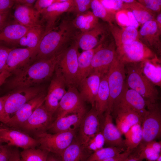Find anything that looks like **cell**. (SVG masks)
Returning a JSON list of instances; mask_svg holds the SVG:
<instances>
[{"label":"cell","instance_id":"10","mask_svg":"<svg viewBox=\"0 0 161 161\" xmlns=\"http://www.w3.org/2000/svg\"><path fill=\"white\" fill-rule=\"evenodd\" d=\"M66 86L64 78L56 66L44 103L46 109L52 115L56 112L61 100L66 92Z\"/></svg>","mask_w":161,"mask_h":161},{"label":"cell","instance_id":"12","mask_svg":"<svg viewBox=\"0 0 161 161\" xmlns=\"http://www.w3.org/2000/svg\"><path fill=\"white\" fill-rule=\"evenodd\" d=\"M109 33V24L99 22L92 30L78 34L75 40L79 47L83 51L88 50L102 44Z\"/></svg>","mask_w":161,"mask_h":161},{"label":"cell","instance_id":"30","mask_svg":"<svg viewBox=\"0 0 161 161\" xmlns=\"http://www.w3.org/2000/svg\"><path fill=\"white\" fill-rule=\"evenodd\" d=\"M90 152L86 150L79 140L74 139L60 156L62 161H85Z\"/></svg>","mask_w":161,"mask_h":161},{"label":"cell","instance_id":"26","mask_svg":"<svg viewBox=\"0 0 161 161\" xmlns=\"http://www.w3.org/2000/svg\"><path fill=\"white\" fill-rule=\"evenodd\" d=\"M109 27L116 47L129 44L138 39V31L135 27H120L116 24H112Z\"/></svg>","mask_w":161,"mask_h":161},{"label":"cell","instance_id":"49","mask_svg":"<svg viewBox=\"0 0 161 161\" xmlns=\"http://www.w3.org/2000/svg\"><path fill=\"white\" fill-rule=\"evenodd\" d=\"M7 145L0 148V161H8L12 149Z\"/></svg>","mask_w":161,"mask_h":161},{"label":"cell","instance_id":"33","mask_svg":"<svg viewBox=\"0 0 161 161\" xmlns=\"http://www.w3.org/2000/svg\"><path fill=\"white\" fill-rule=\"evenodd\" d=\"M99 22V18L92 11H87L76 15L72 23L75 28L84 32L92 29Z\"/></svg>","mask_w":161,"mask_h":161},{"label":"cell","instance_id":"44","mask_svg":"<svg viewBox=\"0 0 161 161\" xmlns=\"http://www.w3.org/2000/svg\"><path fill=\"white\" fill-rule=\"evenodd\" d=\"M108 11L115 14L119 10L123 9L124 3L121 0H99Z\"/></svg>","mask_w":161,"mask_h":161},{"label":"cell","instance_id":"41","mask_svg":"<svg viewBox=\"0 0 161 161\" xmlns=\"http://www.w3.org/2000/svg\"><path fill=\"white\" fill-rule=\"evenodd\" d=\"M49 154L41 148L23 149L20 153L21 161H46Z\"/></svg>","mask_w":161,"mask_h":161},{"label":"cell","instance_id":"54","mask_svg":"<svg viewBox=\"0 0 161 161\" xmlns=\"http://www.w3.org/2000/svg\"><path fill=\"white\" fill-rule=\"evenodd\" d=\"M12 74L5 69L0 73V87L5 82L6 79Z\"/></svg>","mask_w":161,"mask_h":161},{"label":"cell","instance_id":"7","mask_svg":"<svg viewBox=\"0 0 161 161\" xmlns=\"http://www.w3.org/2000/svg\"><path fill=\"white\" fill-rule=\"evenodd\" d=\"M147 112L141 123L143 137L140 144L155 140L161 134V110L157 102H148Z\"/></svg>","mask_w":161,"mask_h":161},{"label":"cell","instance_id":"23","mask_svg":"<svg viewBox=\"0 0 161 161\" xmlns=\"http://www.w3.org/2000/svg\"><path fill=\"white\" fill-rule=\"evenodd\" d=\"M86 112V111H85L56 117L49 129L53 133L75 131L77 128H79Z\"/></svg>","mask_w":161,"mask_h":161},{"label":"cell","instance_id":"8","mask_svg":"<svg viewBox=\"0 0 161 161\" xmlns=\"http://www.w3.org/2000/svg\"><path fill=\"white\" fill-rule=\"evenodd\" d=\"M116 47L117 57L124 64L141 62L156 55L139 39Z\"/></svg>","mask_w":161,"mask_h":161},{"label":"cell","instance_id":"34","mask_svg":"<svg viewBox=\"0 0 161 161\" xmlns=\"http://www.w3.org/2000/svg\"><path fill=\"white\" fill-rule=\"evenodd\" d=\"M139 151L136 155L140 161L146 159L154 161L161 155V142L155 140L140 144Z\"/></svg>","mask_w":161,"mask_h":161},{"label":"cell","instance_id":"48","mask_svg":"<svg viewBox=\"0 0 161 161\" xmlns=\"http://www.w3.org/2000/svg\"><path fill=\"white\" fill-rule=\"evenodd\" d=\"M6 95L0 97V122L7 125L10 117L5 112L4 104Z\"/></svg>","mask_w":161,"mask_h":161},{"label":"cell","instance_id":"24","mask_svg":"<svg viewBox=\"0 0 161 161\" xmlns=\"http://www.w3.org/2000/svg\"><path fill=\"white\" fill-rule=\"evenodd\" d=\"M101 131L105 143L109 146L123 148L125 147L122 134L113 122L112 116L106 113Z\"/></svg>","mask_w":161,"mask_h":161},{"label":"cell","instance_id":"5","mask_svg":"<svg viewBox=\"0 0 161 161\" xmlns=\"http://www.w3.org/2000/svg\"><path fill=\"white\" fill-rule=\"evenodd\" d=\"M78 46L75 40L71 45L58 55L57 67L65 80L66 86L76 87L78 73Z\"/></svg>","mask_w":161,"mask_h":161},{"label":"cell","instance_id":"45","mask_svg":"<svg viewBox=\"0 0 161 161\" xmlns=\"http://www.w3.org/2000/svg\"><path fill=\"white\" fill-rule=\"evenodd\" d=\"M137 1L153 12L157 14L161 12V0H138Z\"/></svg>","mask_w":161,"mask_h":161},{"label":"cell","instance_id":"38","mask_svg":"<svg viewBox=\"0 0 161 161\" xmlns=\"http://www.w3.org/2000/svg\"><path fill=\"white\" fill-rule=\"evenodd\" d=\"M91 8L92 12L96 17L101 19L109 25L116 23L115 14L106 9L99 0H92Z\"/></svg>","mask_w":161,"mask_h":161},{"label":"cell","instance_id":"62","mask_svg":"<svg viewBox=\"0 0 161 161\" xmlns=\"http://www.w3.org/2000/svg\"><path fill=\"white\" fill-rule=\"evenodd\" d=\"M1 47V46L0 45V48Z\"/></svg>","mask_w":161,"mask_h":161},{"label":"cell","instance_id":"11","mask_svg":"<svg viewBox=\"0 0 161 161\" xmlns=\"http://www.w3.org/2000/svg\"><path fill=\"white\" fill-rule=\"evenodd\" d=\"M37 50L27 48L11 49L8 56L5 69L15 75L32 64L36 59Z\"/></svg>","mask_w":161,"mask_h":161},{"label":"cell","instance_id":"42","mask_svg":"<svg viewBox=\"0 0 161 161\" xmlns=\"http://www.w3.org/2000/svg\"><path fill=\"white\" fill-rule=\"evenodd\" d=\"M105 144L104 137L100 131L92 137L83 146L89 152H95L103 147Z\"/></svg>","mask_w":161,"mask_h":161},{"label":"cell","instance_id":"56","mask_svg":"<svg viewBox=\"0 0 161 161\" xmlns=\"http://www.w3.org/2000/svg\"><path fill=\"white\" fill-rule=\"evenodd\" d=\"M55 155H49L48 154L46 161H62L61 157Z\"/></svg>","mask_w":161,"mask_h":161},{"label":"cell","instance_id":"51","mask_svg":"<svg viewBox=\"0 0 161 161\" xmlns=\"http://www.w3.org/2000/svg\"><path fill=\"white\" fill-rule=\"evenodd\" d=\"M132 151L126 149L119 154L103 161H123L131 153Z\"/></svg>","mask_w":161,"mask_h":161},{"label":"cell","instance_id":"57","mask_svg":"<svg viewBox=\"0 0 161 161\" xmlns=\"http://www.w3.org/2000/svg\"><path fill=\"white\" fill-rule=\"evenodd\" d=\"M155 21L157 24L159 29L161 31V13L160 12L157 14L155 18Z\"/></svg>","mask_w":161,"mask_h":161},{"label":"cell","instance_id":"58","mask_svg":"<svg viewBox=\"0 0 161 161\" xmlns=\"http://www.w3.org/2000/svg\"><path fill=\"white\" fill-rule=\"evenodd\" d=\"M131 154L123 161H140L137 155H131Z\"/></svg>","mask_w":161,"mask_h":161},{"label":"cell","instance_id":"3","mask_svg":"<svg viewBox=\"0 0 161 161\" xmlns=\"http://www.w3.org/2000/svg\"><path fill=\"white\" fill-rule=\"evenodd\" d=\"M141 62L125 64L126 84L129 88L137 92L148 102L156 103L159 99L158 91L156 86L142 73Z\"/></svg>","mask_w":161,"mask_h":161},{"label":"cell","instance_id":"16","mask_svg":"<svg viewBox=\"0 0 161 161\" xmlns=\"http://www.w3.org/2000/svg\"><path fill=\"white\" fill-rule=\"evenodd\" d=\"M84 102L77 87H69L59 102L56 117L86 111Z\"/></svg>","mask_w":161,"mask_h":161},{"label":"cell","instance_id":"55","mask_svg":"<svg viewBox=\"0 0 161 161\" xmlns=\"http://www.w3.org/2000/svg\"><path fill=\"white\" fill-rule=\"evenodd\" d=\"M8 12L0 13V30L6 24V21L8 17Z\"/></svg>","mask_w":161,"mask_h":161},{"label":"cell","instance_id":"60","mask_svg":"<svg viewBox=\"0 0 161 161\" xmlns=\"http://www.w3.org/2000/svg\"><path fill=\"white\" fill-rule=\"evenodd\" d=\"M154 161H161V155L159 156L157 159Z\"/></svg>","mask_w":161,"mask_h":161},{"label":"cell","instance_id":"40","mask_svg":"<svg viewBox=\"0 0 161 161\" xmlns=\"http://www.w3.org/2000/svg\"><path fill=\"white\" fill-rule=\"evenodd\" d=\"M44 31V27L43 25L30 28L26 35L27 41V48L37 50Z\"/></svg>","mask_w":161,"mask_h":161},{"label":"cell","instance_id":"28","mask_svg":"<svg viewBox=\"0 0 161 161\" xmlns=\"http://www.w3.org/2000/svg\"><path fill=\"white\" fill-rule=\"evenodd\" d=\"M30 28L17 22L6 24L0 30V42L9 44L18 43Z\"/></svg>","mask_w":161,"mask_h":161},{"label":"cell","instance_id":"9","mask_svg":"<svg viewBox=\"0 0 161 161\" xmlns=\"http://www.w3.org/2000/svg\"><path fill=\"white\" fill-rule=\"evenodd\" d=\"M43 92L42 88L37 86L14 89L6 95L4 109L6 113L10 117L28 101Z\"/></svg>","mask_w":161,"mask_h":161},{"label":"cell","instance_id":"46","mask_svg":"<svg viewBox=\"0 0 161 161\" xmlns=\"http://www.w3.org/2000/svg\"><path fill=\"white\" fill-rule=\"evenodd\" d=\"M61 0H36L34 8L40 14L41 12L53 4L59 2Z\"/></svg>","mask_w":161,"mask_h":161},{"label":"cell","instance_id":"29","mask_svg":"<svg viewBox=\"0 0 161 161\" xmlns=\"http://www.w3.org/2000/svg\"><path fill=\"white\" fill-rule=\"evenodd\" d=\"M102 43L95 48L79 53L78 58V73L76 87L90 74L92 60L95 53L103 46Z\"/></svg>","mask_w":161,"mask_h":161},{"label":"cell","instance_id":"37","mask_svg":"<svg viewBox=\"0 0 161 161\" xmlns=\"http://www.w3.org/2000/svg\"><path fill=\"white\" fill-rule=\"evenodd\" d=\"M125 151L123 148L110 146L103 147L94 152L85 161H103Z\"/></svg>","mask_w":161,"mask_h":161},{"label":"cell","instance_id":"17","mask_svg":"<svg viewBox=\"0 0 161 161\" xmlns=\"http://www.w3.org/2000/svg\"><path fill=\"white\" fill-rule=\"evenodd\" d=\"M116 47L114 41L107 45L103 44L95 53L92 61L90 74L95 72L103 76L107 73L111 64L117 57Z\"/></svg>","mask_w":161,"mask_h":161},{"label":"cell","instance_id":"2","mask_svg":"<svg viewBox=\"0 0 161 161\" xmlns=\"http://www.w3.org/2000/svg\"><path fill=\"white\" fill-rule=\"evenodd\" d=\"M74 28L72 23L64 21L58 30L44 35L38 47L36 61L51 58L67 48L69 42L76 37Z\"/></svg>","mask_w":161,"mask_h":161},{"label":"cell","instance_id":"35","mask_svg":"<svg viewBox=\"0 0 161 161\" xmlns=\"http://www.w3.org/2000/svg\"><path fill=\"white\" fill-rule=\"evenodd\" d=\"M125 147L126 149L132 151L140 144L143 137L141 124L138 123L132 126L124 134Z\"/></svg>","mask_w":161,"mask_h":161},{"label":"cell","instance_id":"50","mask_svg":"<svg viewBox=\"0 0 161 161\" xmlns=\"http://www.w3.org/2000/svg\"><path fill=\"white\" fill-rule=\"evenodd\" d=\"M15 3L13 0H0V13L8 12Z\"/></svg>","mask_w":161,"mask_h":161},{"label":"cell","instance_id":"14","mask_svg":"<svg viewBox=\"0 0 161 161\" xmlns=\"http://www.w3.org/2000/svg\"><path fill=\"white\" fill-rule=\"evenodd\" d=\"M0 141L9 147L15 146L26 149L35 148L39 145L36 139L18 130L0 126Z\"/></svg>","mask_w":161,"mask_h":161},{"label":"cell","instance_id":"1","mask_svg":"<svg viewBox=\"0 0 161 161\" xmlns=\"http://www.w3.org/2000/svg\"><path fill=\"white\" fill-rule=\"evenodd\" d=\"M58 55L31 64L10 80L7 83V87L14 90L36 86L50 78L57 64Z\"/></svg>","mask_w":161,"mask_h":161},{"label":"cell","instance_id":"13","mask_svg":"<svg viewBox=\"0 0 161 161\" xmlns=\"http://www.w3.org/2000/svg\"><path fill=\"white\" fill-rule=\"evenodd\" d=\"M148 103V102L140 94L129 88L126 82L123 92L115 103L112 111L117 109H129L137 112L143 118L147 112Z\"/></svg>","mask_w":161,"mask_h":161},{"label":"cell","instance_id":"22","mask_svg":"<svg viewBox=\"0 0 161 161\" xmlns=\"http://www.w3.org/2000/svg\"><path fill=\"white\" fill-rule=\"evenodd\" d=\"M97 72H92L78 85V91L82 98L85 102L94 107L95 99L97 93L101 77Z\"/></svg>","mask_w":161,"mask_h":161},{"label":"cell","instance_id":"25","mask_svg":"<svg viewBox=\"0 0 161 161\" xmlns=\"http://www.w3.org/2000/svg\"><path fill=\"white\" fill-rule=\"evenodd\" d=\"M14 17L17 23L28 27L43 25L40 13L33 7L17 4L14 12Z\"/></svg>","mask_w":161,"mask_h":161},{"label":"cell","instance_id":"43","mask_svg":"<svg viewBox=\"0 0 161 161\" xmlns=\"http://www.w3.org/2000/svg\"><path fill=\"white\" fill-rule=\"evenodd\" d=\"M92 0H72L70 12L76 15L85 12L91 8Z\"/></svg>","mask_w":161,"mask_h":161},{"label":"cell","instance_id":"31","mask_svg":"<svg viewBox=\"0 0 161 161\" xmlns=\"http://www.w3.org/2000/svg\"><path fill=\"white\" fill-rule=\"evenodd\" d=\"M123 9L130 10L140 25L148 21L155 20L157 14L147 8L137 1L134 0L130 3H124Z\"/></svg>","mask_w":161,"mask_h":161},{"label":"cell","instance_id":"39","mask_svg":"<svg viewBox=\"0 0 161 161\" xmlns=\"http://www.w3.org/2000/svg\"><path fill=\"white\" fill-rule=\"evenodd\" d=\"M116 23L120 27H132L137 29L140 25L131 11L128 9H123L115 14Z\"/></svg>","mask_w":161,"mask_h":161},{"label":"cell","instance_id":"59","mask_svg":"<svg viewBox=\"0 0 161 161\" xmlns=\"http://www.w3.org/2000/svg\"><path fill=\"white\" fill-rule=\"evenodd\" d=\"M18 43L22 46L27 47V41L26 35H25L22 37L19 41Z\"/></svg>","mask_w":161,"mask_h":161},{"label":"cell","instance_id":"53","mask_svg":"<svg viewBox=\"0 0 161 161\" xmlns=\"http://www.w3.org/2000/svg\"><path fill=\"white\" fill-rule=\"evenodd\" d=\"M15 3L18 4L30 7H32L34 5L36 0H14Z\"/></svg>","mask_w":161,"mask_h":161},{"label":"cell","instance_id":"20","mask_svg":"<svg viewBox=\"0 0 161 161\" xmlns=\"http://www.w3.org/2000/svg\"><path fill=\"white\" fill-rule=\"evenodd\" d=\"M72 0H61L54 3L40 13L42 24H45L44 35L52 30L59 17L64 13L69 11Z\"/></svg>","mask_w":161,"mask_h":161},{"label":"cell","instance_id":"21","mask_svg":"<svg viewBox=\"0 0 161 161\" xmlns=\"http://www.w3.org/2000/svg\"><path fill=\"white\" fill-rule=\"evenodd\" d=\"M99 116L93 107L86 113L82 120L79 127V140L83 146L100 131Z\"/></svg>","mask_w":161,"mask_h":161},{"label":"cell","instance_id":"32","mask_svg":"<svg viewBox=\"0 0 161 161\" xmlns=\"http://www.w3.org/2000/svg\"><path fill=\"white\" fill-rule=\"evenodd\" d=\"M109 95L107 74H106L101 77L95 102L94 107L99 116L107 111Z\"/></svg>","mask_w":161,"mask_h":161},{"label":"cell","instance_id":"19","mask_svg":"<svg viewBox=\"0 0 161 161\" xmlns=\"http://www.w3.org/2000/svg\"><path fill=\"white\" fill-rule=\"evenodd\" d=\"M46 96L43 92L27 102L10 117L6 125L12 128H19L35 111L44 103Z\"/></svg>","mask_w":161,"mask_h":161},{"label":"cell","instance_id":"47","mask_svg":"<svg viewBox=\"0 0 161 161\" xmlns=\"http://www.w3.org/2000/svg\"><path fill=\"white\" fill-rule=\"evenodd\" d=\"M11 49L2 47L0 48V73L5 69L8 54Z\"/></svg>","mask_w":161,"mask_h":161},{"label":"cell","instance_id":"4","mask_svg":"<svg viewBox=\"0 0 161 161\" xmlns=\"http://www.w3.org/2000/svg\"><path fill=\"white\" fill-rule=\"evenodd\" d=\"M106 74L109 95L106 113L111 114L115 103L123 92L126 83L125 64L117 57L110 66Z\"/></svg>","mask_w":161,"mask_h":161},{"label":"cell","instance_id":"15","mask_svg":"<svg viewBox=\"0 0 161 161\" xmlns=\"http://www.w3.org/2000/svg\"><path fill=\"white\" fill-rule=\"evenodd\" d=\"M53 115L43 104L35 111L19 128L35 134L46 132L53 122Z\"/></svg>","mask_w":161,"mask_h":161},{"label":"cell","instance_id":"61","mask_svg":"<svg viewBox=\"0 0 161 161\" xmlns=\"http://www.w3.org/2000/svg\"><path fill=\"white\" fill-rule=\"evenodd\" d=\"M3 145H2V143L0 141V148H1Z\"/></svg>","mask_w":161,"mask_h":161},{"label":"cell","instance_id":"27","mask_svg":"<svg viewBox=\"0 0 161 161\" xmlns=\"http://www.w3.org/2000/svg\"><path fill=\"white\" fill-rule=\"evenodd\" d=\"M141 71L143 75L155 86H161V59L156 55L151 58L141 62Z\"/></svg>","mask_w":161,"mask_h":161},{"label":"cell","instance_id":"36","mask_svg":"<svg viewBox=\"0 0 161 161\" xmlns=\"http://www.w3.org/2000/svg\"><path fill=\"white\" fill-rule=\"evenodd\" d=\"M112 112L115 118L123 121L131 127L137 124H141L143 119V117L140 114L131 110L117 109L113 110Z\"/></svg>","mask_w":161,"mask_h":161},{"label":"cell","instance_id":"6","mask_svg":"<svg viewBox=\"0 0 161 161\" xmlns=\"http://www.w3.org/2000/svg\"><path fill=\"white\" fill-rule=\"evenodd\" d=\"M75 131L53 134L44 132L35 134L41 149L60 156L75 138Z\"/></svg>","mask_w":161,"mask_h":161},{"label":"cell","instance_id":"18","mask_svg":"<svg viewBox=\"0 0 161 161\" xmlns=\"http://www.w3.org/2000/svg\"><path fill=\"white\" fill-rule=\"evenodd\" d=\"M161 31L154 20L148 21L142 25L138 31V39L157 56L161 52Z\"/></svg>","mask_w":161,"mask_h":161},{"label":"cell","instance_id":"52","mask_svg":"<svg viewBox=\"0 0 161 161\" xmlns=\"http://www.w3.org/2000/svg\"><path fill=\"white\" fill-rule=\"evenodd\" d=\"M8 161H21L20 153L17 148L12 149Z\"/></svg>","mask_w":161,"mask_h":161}]
</instances>
